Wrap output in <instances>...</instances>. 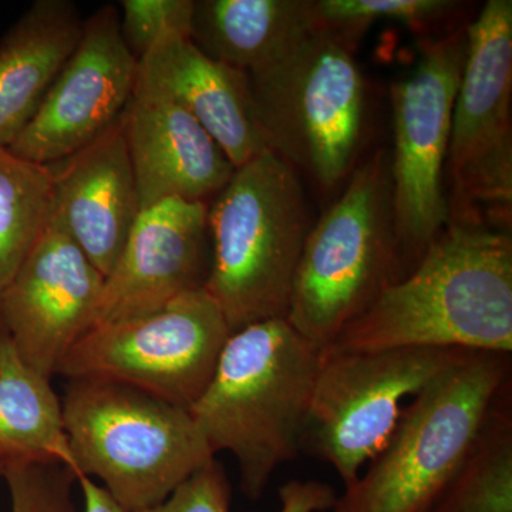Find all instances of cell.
<instances>
[{"instance_id":"6da1fadb","label":"cell","mask_w":512,"mask_h":512,"mask_svg":"<svg viewBox=\"0 0 512 512\" xmlns=\"http://www.w3.org/2000/svg\"><path fill=\"white\" fill-rule=\"evenodd\" d=\"M403 348L512 353L510 231L448 222L328 349Z\"/></svg>"},{"instance_id":"7a4b0ae2","label":"cell","mask_w":512,"mask_h":512,"mask_svg":"<svg viewBox=\"0 0 512 512\" xmlns=\"http://www.w3.org/2000/svg\"><path fill=\"white\" fill-rule=\"evenodd\" d=\"M322 352L286 319L231 333L190 413L212 453L237 458L242 493L256 501L276 468L301 453Z\"/></svg>"},{"instance_id":"3957f363","label":"cell","mask_w":512,"mask_h":512,"mask_svg":"<svg viewBox=\"0 0 512 512\" xmlns=\"http://www.w3.org/2000/svg\"><path fill=\"white\" fill-rule=\"evenodd\" d=\"M511 353L467 350L403 409L393 436L332 512H430L511 392Z\"/></svg>"},{"instance_id":"277c9868","label":"cell","mask_w":512,"mask_h":512,"mask_svg":"<svg viewBox=\"0 0 512 512\" xmlns=\"http://www.w3.org/2000/svg\"><path fill=\"white\" fill-rule=\"evenodd\" d=\"M298 171L271 151L235 170L208 205L211 269L205 291L231 332L286 319L311 231Z\"/></svg>"},{"instance_id":"5b68a950","label":"cell","mask_w":512,"mask_h":512,"mask_svg":"<svg viewBox=\"0 0 512 512\" xmlns=\"http://www.w3.org/2000/svg\"><path fill=\"white\" fill-rule=\"evenodd\" d=\"M62 407L74 473L127 512L161 503L215 458L190 410L128 384L69 379Z\"/></svg>"},{"instance_id":"8992f818","label":"cell","mask_w":512,"mask_h":512,"mask_svg":"<svg viewBox=\"0 0 512 512\" xmlns=\"http://www.w3.org/2000/svg\"><path fill=\"white\" fill-rule=\"evenodd\" d=\"M402 278L390 156L379 150L356 165L338 200L309 231L286 320L323 352Z\"/></svg>"},{"instance_id":"52a82bcc","label":"cell","mask_w":512,"mask_h":512,"mask_svg":"<svg viewBox=\"0 0 512 512\" xmlns=\"http://www.w3.org/2000/svg\"><path fill=\"white\" fill-rule=\"evenodd\" d=\"M248 76L268 150L322 191L349 178L366 121V82L353 50L312 30L281 62Z\"/></svg>"},{"instance_id":"ba28073f","label":"cell","mask_w":512,"mask_h":512,"mask_svg":"<svg viewBox=\"0 0 512 512\" xmlns=\"http://www.w3.org/2000/svg\"><path fill=\"white\" fill-rule=\"evenodd\" d=\"M467 36L444 173L448 222L510 231L511 0L485 3Z\"/></svg>"},{"instance_id":"9c48e42d","label":"cell","mask_w":512,"mask_h":512,"mask_svg":"<svg viewBox=\"0 0 512 512\" xmlns=\"http://www.w3.org/2000/svg\"><path fill=\"white\" fill-rule=\"evenodd\" d=\"M467 350H323L301 453L326 461L345 487L383 450L416 396Z\"/></svg>"},{"instance_id":"30bf717a","label":"cell","mask_w":512,"mask_h":512,"mask_svg":"<svg viewBox=\"0 0 512 512\" xmlns=\"http://www.w3.org/2000/svg\"><path fill=\"white\" fill-rule=\"evenodd\" d=\"M231 333L220 306L198 289L157 311L87 330L57 375L116 380L190 410L210 384Z\"/></svg>"},{"instance_id":"8fae6325","label":"cell","mask_w":512,"mask_h":512,"mask_svg":"<svg viewBox=\"0 0 512 512\" xmlns=\"http://www.w3.org/2000/svg\"><path fill=\"white\" fill-rule=\"evenodd\" d=\"M467 47V26L429 40L412 72L392 86L390 181L403 276L448 224L444 173Z\"/></svg>"},{"instance_id":"7c38bea8","label":"cell","mask_w":512,"mask_h":512,"mask_svg":"<svg viewBox=\"0 0 512 512\" xmlns=\"http://www.w3.org/2000/svg\"><path fill=\"white\" fill-rule=\"evenodd\" d=\"M137 74L138 60L121 35L119 8L103 6L83 20L79 43L9 150L52 165L89 146L120 120Z\"/></svg>"},{"instance_id":"4fadbf2b","label":"cell","mask_w":512,"mask_h":512,"mask_svg":"<svg viewBox=\"0 0 512 512\" xmlns=\"http://www.w3.org/2000/svg\"><path fill=\"white\" fill-rule=\"evenodd\" d=\"M104 276L50 221L0 296V330L26 365L52 379L92 328Z\"/></svg>"},{"instance_id":"5bb4252c","label":"cell","mask_w":512,"mask_h":512,"mask_svg":"<svg viewBox=\"0 0 512 512\" xmlns=\"http://www.w3.org/2000/svg\"><path fill=\"white\" fill-rule=\"evenodd\" d=\"M210 269L208 202L171 198L151 205L138 215L104 279L92 328L146 315L204 289Z\"/></svg>"},{"instance_id":"9a60e30c","label":"cell","mask_w":512,"mask_h":512,"mask_svg":"<svg viewBox=\"0 0 512 512\" xmlns=\"http://www.w3.org/2000/svg\"><path fill=\"white\" fill-rule=\"evenodd\" d=\"M120 121L141 211L171 198L207 202L237 170L187 110L148 84L137 80Z\"/></svg>"},{"instance_id":"2e32d148","label":"cell","mask_w":512,"mask_h":512,"mask_svg":"<svg viewBox=\"0 0 512 512\" xmlns=\"http://www.w3.org/2000/svg\"><path fill=\"white\" fill-rule=\"evenodd\" d=\"M53 171L50 221L77 245L104 278L119 261L141 212L121 121Z\"/></svg>"},{"instance_id":"e0dca14e","label":"cell","mask_w":512,"mask_h":512,"mask_svg":"<svg viewBox=\"0 0 512 512\" xmlns=\"http://www.w3.org/2000/svg\"><path fill=\"white\" fill-rule=\"evenodd\" d=\"M137 80L187 110L235 168L269 151L256 120L248 73L211 59L190 37L160 40L138 62Z\"/></svg>"},{"instance_id":"ac0fdd59","label":"cell","mask_w":512,"mask_h":512,"mask_svg":"<svg viewBox=\"0 0 512 512\" xmlns=\"http://www.w3.org/2000/svg\"><path fill=\"white\" fill-rule=\"evenodd\" d=\"M83 19L69 0H37L0 42V148H8L35 116L82 36Z\"/></svg>"},{"instance_id":"d6986e66","label":"cell","mask_w":512,"mask_h":512,"mask_svg":"<svg viewBox=\"0 0 512 512\" xmlns=\"http://www.w3.org/2000/svg\"><path fill=\"white\" fill-rule=\"evenodd\" d=\"M311 32L308 0H195L190 39L251 74L281 62Z\"/></svg>"},{"instance_id":"ffe728a7","label":"cell","mask_w":512,"mask_h":512,"mask_svg":"<svg viewBox=\"0 0 512 512\" xmlns=\"http://www.w3.org/2000/svg\"><path fill=\"white\" fill-rule=\"evenodd\" d=\"M50 380L26 365L0 330V467L59 463L74 473L62 399Z\"/></svg>"},{"instance_id":"44dd1931","label":"cell","mask_w":512,"mask_h":512,"mask_svg":"<svg viewBox=\"0 0 512 512\" xmlns=\"http://www.w3.org/2000/svg\"><path fill=\"white\" fill-rule=\"evenodd\" d=\"M53 171L0 148V296L52 218Z\"/></svg>"},{"instance_id":"7402d4cb","label":"cell","mask_w":512,"mask_h":512,"mask_svg":"<svg viewBox=\"0 0 512 512\" xmlns=\"http://www.w3.org/2000/svg\"><path fill=\"white\" fill-rule=\"evenodd\" d=\"M430 512H512V403L505 393Z\"/></svg>"},{"instance_id":"603a6c76","label":"cell","mask_w":512,"mask_h":512,"mask_svg":"<svg viewBox=\"0 0 512 512\" xmlns=\"http://www.w3.org/2000/svg\"><path fill=\"white\" fill-rule=\"evenodd\" d=\"M457 6L448 0H308V13L312 30L335 37L353 50L356 40L377 22L390 20L424 29Z\"/></svg>"},{"instance_id":"cb8c5ba5","label":"cell","mask_w":512,"mask_h":512,"mask_svg":"<svg viewBox=\"0 0 512 512\" xmlns=\"http://www.w3.org/2000/svg\"><path fill=\"white\" fill-rule=\"evenodd\" d=\"M12 512H77V476L59 463H19L2 468Z\"/></svg>"},{"instance_id":"d4e9b609","label":"cell","mask_w":512,"mask_h":512,"mask_svg":"<svg viewBox=\"0 0 512 512\" xmlns=\"http://www.w3.org/2000/svg\"><path fill=\"white\" fill-rule=\"evenodd\" d=\"M195 0H123L119 3L124 42L140 62L160 40L191 36Z\"/></svg>"},{"instance_id":"484cf974","label":"cell","mask_w":512,"mask_h":512,"mask_svg":"<svg viewBox=\"0 0 512 512\" xmlns=\"http://www.w3.org/2000/svg\"><path fill=\"white\" fill-rule=\"evenodd\" d=\"M231 495L224 466L212 458L164 501L136 512H231Z\"/></svg>"},{"instance_id":"4316f807","label":"cell","mask_w":512,"mask_h":512,"mask_svg":"<svg viewBox=\"0 0 512 512\" xmlns=\"http://www.w3.org/2000/svg\"><path fill=\"white\" fill-rule=\"evenodd\" d=\"M279 500V512H326L333 510L338 495L320 481L292 480L279 488Z\"/></svg>"},{"instance_id":"83f0119b","label":"cell","mask_w":512,"mask_h":512,"mask_svg":"<svg viewBox=\"0 0 512 512\" xmlns=\"http://www.w3.org/2000/svg\"><path fill=\"white\" fill-rule=\"evenodd\" d=\"M77 485L82 490L84 512H127L92 478L77 477Z\"/></svg>"},{"instance_id":"f1b7e54d","label":"cell","mask_w":512,"mask_h":512,"mask_svg":"<svg viewBox=\"0 0 512 512\" xmlns=\"http://www.w3.org/2000/svg\"><path fill=\"white\" fill-rule=\"evenodd\" d=\"M0 480H2V467H0Z\"/></svg>"}]
</instances>
